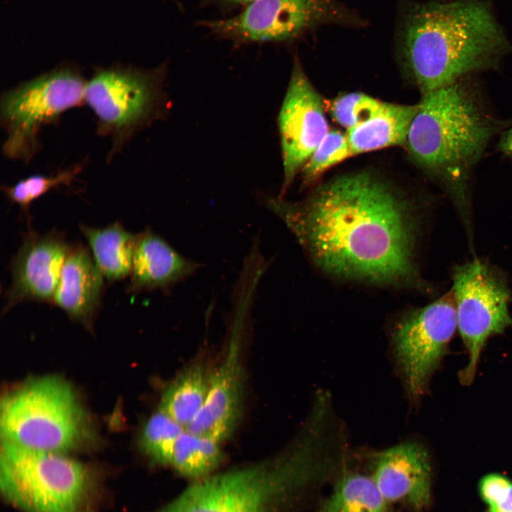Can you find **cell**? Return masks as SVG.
Returning <instances> with one entry per match:
<instances>
[{"label": "cell", "instance_id": "cell-21", "mask_svg": "<svg viewBox=\"0 0 512 512\" xmlns=\"http://www.w3.org/2000/svg\"><path fill=\"white\" fill-rule=\"evenodd\" d=\"M318 512H394L373 479L356 472H345L336 481Z\"/></svg>", "mask_w": 512, "mask_h": 512}, {"label": "cell", "instance_id": "cell-7", "mask_svg": "<svg viewBox=\"0 0 512 512\" xmlns=\"http://www.w3.org/2000/svg\"><path fill=\"white\" fill-rule=\"evenodd\" d=\"M86 81L78 68H54L6 91L0 115L7 138L5 155L28 162L38 149L41 129L56 122L63 113L84 102Z\"/></svg>", "mask_w": 512, "mask_h": 512}, {"label": "cell", "instance_id": "cell-4", "mask_svg": "<svg viewBox=\"0 0 512 512\" xmlns=\"http://www.w3.org/2000/svg\"><path fill=\"white\" fill-rule=\"evenodd\" d=\"M319 475L312 453L295 445L272 460L201 479L160 512H283Z\"/></svg>", "mask_w": 512, "mask_h": 512}, {"label": "cell", "instance_id": "cell-5", "mask_svg": "<svg viewBox=\"0 0 512 512\" xmlns=\"http://www.w3.org/2000/svg\"><path fill=\"white\" fill-rule=\"evenodd\" d=\"M0 485L5 499L24 512H85L93 486L81 463L6 439L1 445Z\"/></svg>", "mask_w": 512, "mask_h": 512}, {"label": "cell", "instance_id": "cell-14", "mask_svg": "<svg viewBox=\"0 0 512 512\" xmlns=\"http://www.w3.org/2000/svg\"><path fill=\"white\" fill-rule=\"evenodd\" d=\"M70 247L61 233L38 234L29 228L10 264L5 309L23 302L52 303Z\"/></svg>", "mask_w": 512, "mask_h": 512}, {"label": "cell", "instance_id": "cell-15", "mask_svg": "<svg viewBox=\"0 0 512 512\" xmlns=\"http://www.w3.org/2000/svg\"><path fill=\"white\" fill-rule=\"evenodd\" d=\"M371 478L390 505L421 510L430 502V460L426 449L417 442L401 443L380 453Z\"/></svg>", "mask_w": 512, "mask_h": 512}, {"label": "cell", "instance_id": "cell-28", "mask_svg": "<svg viewBox=\"0 0 512 512\" xmlns=\"http://www.w3.org/2000/svg\"><path fill=\"white\" fill-rule=\"evenodd\" d=\"M255 0H198V5L203 8H213L225 16L239 12Z\"/></svg>", "mask_w": 512, "mask_h": 512}, {"label": "cell", "instance_id": "cell-12", "mask_svg": "<svg viewBox=\"0 0 512 512\" xmlns=\"http://www.w3.org/2000/svg\"><path fill=\"white\" fill-rule=\"evenodd\" d=\"M239 284L234 319L225 356L211 373L209 390L203 407L186 429L219 443L233 432L242 411V336L256 285L245 281Z\"/></svg>", "mask_w": 512, "mask_h": 512}, {"label": "cell", "instance_id": "cell-3", "mask_svg": "<svg viewBox=\"0 0 512 512\" xmlns=\"http://www.w3.org/2000/svg\"><path fill=\"white\" fill-rule=\"evenodd\" d=\"M417 105L405 142L408 151L442 183L469 228V175L494 127L460 80L422 94Z\"/></svg>", "mask_w": 512, "mask_h": 512}, {"label": "cell", "instance_id": "cell-26", "mask_svg": "<svg viewBox=\"0 0 512 512\" xmlns=\"http://www.w3.org/2000/svg\"><path fill=\"white\" fill-rule=\"evenodd\" d=\"M385 103L363 92H350L335 99L330 110L334 119L348 130L373 117Z\"/></svg>", "mask_w": 512, "mask_h": 512}, {"label": "cell", "instance_id": "cell-18", "mask_svg": "<svg viewBox=\"0 0 512 512\" xmlns=\"http://www.w3.org/2000/svg\"><path fill=\"white\" fill-rule=\"evenodd\" d=\"M418 105L386 102L373 117L346 130L352 156L405 144Z\"/></svg>", "mask_w": 512, "mask_h": 512}, {"label": "cell", "instance_id": "cell-8", "mask_svg": "<svg viewBox=\"0 0 512 512\" xmlns=\"http://www.w3.org/2000/svg\"><path fill=\"white\" fill-rule=\"evenodd\" d=\"M452 273L457 329L469 353V362L458 377L468 385L487 340L512 327L511 292L501 271L484 260L456 265Z\"/></svg>", "mask_w": 512, "mask_h": 512}, {"label": "cell", "instance_id": "cell-1", "mask_svg": "<svg viewBox=\"0 0 512 512\" xmlns=\"http://www.w3.org/2000/svg\"><path fill=\"white\" fill-rule=\"evenodd\" d=\"M311 260L337 278L427 290L415 260L417 221L385 181L360 172L336 177L306 199L268 198Z\"/></svg>", "mask_w": 512, "mask_h": 512}, {"label": "cell", "instance_id": "cell-23", "mask_svg": "<svg viewBox=\"0 0 512 512\" xmlns=\"http://www.w3.org/2000/svg\"><path fill=\"white\" fill-rule=\"evenodd\" d=\"M185 430L186 428L159 409L143 428L142 449L155 462L170 464L176 442Z\"/></svg>", "mask_w": 512, "mask_h": 512}, {"label": "cell", "instance_id": "cell-6", "mask_svg": "<svg viewBox=\"0 0 512 512\" xmlns=\"http://www.w3.org/2000/svg\"><path fill=\"white\" fill-rule=\"evenodd\" d=\"M3 439L28 448L63 453L85 432L82 409L69 385L55 377L28 381L1 402Z\"/></svg>", "mask_w": 512, "mask_h": 512}, {"label": "cell", "instance_id": "cell-22", "mask_svg": "<svg viewBox=\"0 0 512 512\" xmlns=\"http://www.w3.org/2000/svg\"><path fill=\"white\" fill-rule=\"evenodd\" d=\"M222 459L219 442L186 430L176 442L170 465L184 476L201 479L215 469Z\"/></svg>", "mask_w": 512, "mask_h": 512}, {"label": "cell", "instance_id": "cell-10", "mask_svg": "<svg viewBox=\"0 0 512 512\" xmlns=\"http://www.w3.org/2000/svg\"><path fill=\"white\" fill-rule=\"evenodd\" d=\"M347 18L334 0H255L233 15L199 20L196 25L242 45L289 41L320 24Z\"/></svg>", "mask_w": 512, "mask_h": 512}, {"label": "cell", "instance_id": "cell-16", "mask_svg": "<svg viewBox=\"0 0 512 512\" xmlns=\"http://www.w3.org/2000/svg\"><path fill=\"white\" fill-rule=\"evenodd\" d=\"M199 266L146 229L137 235L127 291L166 290L192 275Z\"/></svg>", "mask_w": 512, "mask_h": 512}, {"label": "cell", "instance_id": "cell-25", "mask_svg": "<svg viewBox=\"0 0 512 512\" xmlns=\"http://www.w3.org/2000/svg\"><path fill=\"white\" fill-rule=\"evenodd\" d=\"M351 156L346 134L330 130L301 170L304 183L314 182L325 171Z\"/></svg>", "mask_w": 512, "mask_h": 512}, {"label": "cell", "instance_id": "cell-9", "mask_svg": "<svg viewBox=\"0 0 512 512\" xmlns=\"http://www.w3.org/2000/svg\"><path fill=\"white\" fill-rule=\"evenodd\" d=\"M161 69L97 68L86 81L84 102L97 119V133L112 139L110 156L158 114Z\"/></svg>", "mask_w": 512, "mask_h": 512}, {"label": "cell", "instance_id": "cell-2", "mask_svg": "<svg viewBox=\"0 0 512 512\" xmlns=\"http://www.w3.org/2000/svg\"><path fill=\"white\" fill-rule=\"evenodd\" d=\"M403 28L405 61L422 94L490 68L506 46L489 6L477 1L417 6Z\"/></svg>", "mask_w": 512, "mask_h": 512}, {"label": "cell", "instance_id": "cell-20", "mask_svg": "<svg viewBox=\"0 0 512 512\" xmlns=\"http://www.w3.org/2000/svg\"><path fill=\"white\" fill-rule=\"evenodd\" d=\"M210 375L204 364L191 365L166 388L159 409L186 429L204 405Z\"/></svg>", "mask_w": 512, "mask_h": 512}, {"label": "cell", "instance_id": "cell-17", "mask_svg": "<svg viewBox=\"0 0 512 512\" xmlns=\"http://www.w3.org/2000/svg\"><path fill=\"white\" fill-rule=\"evenodd\" d=\"M103 287L104 277L88 249L82 244L71 245L52 303L86 322L100 306Z\"/></svg>", "mask_w": 512, "mask_h": 512}, {"label": "cell", "instance_id": "cell-11", "mask_svg": "<svg viewBox=\"0 0 512 512\" xmlns=\"http://www.w3.org/2000/svg\"><path fill=\"white\" fill-rule=\"evenodd\" d=\"M457 329L452 289L434 302L405 313L397 323L393 334L395 354L413 398L425 392Z\"/></svg>", "mask_w": 512, "mask_h": 512}, {"label": "cell", "instance_id": "cell-29", "mask_svg": "<svg viewBox=\"0 0 512 512\" xmlns=\"http://www.w3.org/2000/svg\"><path fill=\"white\" fill-rule=\"evenodd\" d=\"M499 148L505 154L512 156V127L503 134Z\"/></svg>", "mask_w": 512, "mask_h": 512}, {"label": "cell", "instance_id": "cell-27", "mask_svg": "<svg viewBox=\"0 0 512 512\" xmlns=\"http://www.w3.org/2000/svg\"><path fill=\"white\" fill-rule=\"evenodd\" d=\"M479 491L489 512H512V481L506 477L490 474L482 478Z\"/></svg>", "mask_w": 512, "mask_h": 512}, {"label": "cell", "instance_id": "cell-13", "mask_svg": "<svg viewBox=\"0 0 512 512\" xmlns=\"http://www.w3.org/2000/svg\"><path fill=\"white\" fill-rule=\"evenodd\" d=\"M284 181L282 198L330 131L321 96L295 61L278 117Z\"/></svg>", "mask_w": 512, "mask_h": 512}, {"label": "cell", "instance_id": "cell-19", "mask_svg": "<svg viewBox=\"0 0 512 512\" xmlns=\"http://www.w3.org/2000/svg\"><path fill=\"white\" fill-rule=\"evenodd\" d=\"M79 228L88 242L97 267L106 279L114 282L130 274L138 234L127 231L119 222L102 228L80 224Z\"/></svg>", "mask_w": 512, "mask_h": 512}, {"label": "cell", "instance_id": "cell-24", "mask_svg": "<svg viewBox=\"0 0 512 512\" xmlns=\"http://www.w3.org/2000/svg\"><path fill=\"white\" fill-rule=\"evenodd\" d=\"M81 165H75L50 176L34 174L18 181L15 184L1 188L11 202L19 206L28 218L31 203L54 188L70 186L82 171Z\"/></svg>", "mask_w": 512, "mask_h": 512}]
</instances>
